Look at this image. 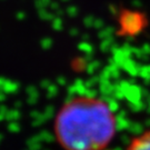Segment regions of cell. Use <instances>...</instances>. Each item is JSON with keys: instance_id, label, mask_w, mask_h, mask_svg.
<instances>
[{"instance_id": "obj_1", "label": "cell", "mask_w": 150, "mask_h": 150, "mask_svg": "<svg viewBox=\"0 0 150 150\" xmlns=\"http://www.w3.org/2000/svg\"><path fill=\"white\" fill-rule=\"evenodd\" d=\"M117 121L111 107L96 97L67 101L54 119V134L64 150H102L113 139Z\"/></svg>"}, {"instance_id": "obj_2", "label": "cell", "mask_w": 150, "mask_h": 150, "mask_svg": "<svg viewBox=\"0 0 150 150\" xmlns=\"http://www.w3.org/2000/svg\"><path fill=\"white\" fill-rule=\"evenodd\" d=\"M127 150H150V129L131 140Z\"/></svg>"}]
</instances>
